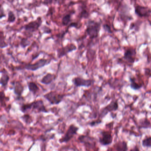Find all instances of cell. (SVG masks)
Listing matches in <instances>:
<instances>
[{"mask_svg": "<svg viewBox=\"0 0 151 151\" xmlns=\"http://www.w3.org/2000/svg\"><path fill=\"white\" fill-rule=\"evenodd\" d=\"M21 118L25 123H30L31 122V117L29 114H25Z\"/></svg>", "mask_w": 151, "mask_h": 151, "instance_id": "obj_25", "label": "cell"}, {"mask_svg": "<svg viewBox=\"0 0 151 151\" xmlns=\"http://www.w3.org/2000/svg\"><path fill=\"white\" fill-rule=\"evenodd\" d=\"M51 62V60L49 59L41 58L38 60L34 64H29L24 66V69L28 70L35 71L41 68L49 65Z\"/></svg>", "mask_w": 151, "mask_h": 151, "instance_id": "obj_3", "label": "cell"}, {"mask_svg": "<svg viewBox=\"0 0 151 151\" xmlns=\"http://www.w3.org/2000/svg\"><path fill=\"white\" fill-rule=\"evenodd\" d=\"M53 1L54 0H44V3L45 5H50V4H52L53 2Z\"/></svg>", "mask_w": 151, "mask_h": 151, "instance_id": "obj_32", "label": "cell"}, {"mask_svg": "<svg viewBox=\"0 0 151 151\" xmlns=\"http://www.w3.org/2000/svg\"><path fill=\"white\" fill-rule=\"evenodd\" d=\"M55 3L58 4V5H61L64 2V0H54Z\"/></svg>", "mask_w": 151, "mask_h": 151, "instance_id": "obj_33", "label": "cell"}, {"mask_svg": "<svg viewBox=\"0 0 151 151\" xmlns=\"http://www.w3.org/2000/svg\"><path fill=\"white\" fill-rule=\"evenodd\" d=\"M42 24V18L38 17L36 20L31 21L25 24L24 28L25 31L29 33H33L37 30Z\"/></svg>", "mask_w": 151, "mask_h": 151, "instance_id": "obj_5", "label": "cell"}, {"mask_svg": "<svg viewBox=\"0 0 151 151\" xmlns=\"http://www.w3.org/2000/svg\"><path fill=\"white\" fill-rule=\"evenodd\" d=\"M24 90V87L20 81L16 82L14 86V93L17 97H21Z\"/></svg>", "mask_w": 151, "mask_h": 151, "instance_id": "obj_14", "label": "cell"}, {"mask_svg": "<svg viewBox=\"0 0 151 151\" xmlns=\"http://www.w3.org/2000/svg\"><path fill=\"white\" fill-rule=\"evenodd\" d=\"M116 151H128V147L127 142L124 141H120L116 143L115 145Z\"/></svg>", "mask_w": 151, "mask_h": 151, "instance_id": "obj_15", "label": "cell"}, {"mask_svg": "<svg viewBox=\"0 0 151 151\" xmlns=\"http://www.w3.org/2000/svg\"><path fill=\"white\" fill-rule=\"evenodd\" d=\"M78 28V24L76 22H71L68 26V28Z\"/></svg>", "mask_w": 151, "mask_h": 151, "instance_id": "obj_30", "label": "cell"}, {"mask_svg": "<svg viewBox=\"0 0 151 151\" xmlns=\"http://www.w3.org/2000/svg\"><path fill=\"white\" fill-rule=\"evenodd\" d=\"M16 20V17L14 12L12 11H10L8 13L7 22L10 24H12V23H14Z\"/></svg>", "mask_w": 151, "mask_h": 151, "instance_id": "obj_22", "label": "cell"}, {"mask_svg": "<svg viewBox=\"0 0 151 151\" xmlns=\"http://www.w3.org/2000/svg\"><path fill=\"white\" fill-rule=\"evenodd\" d=\"M135 13L140 17H146L150 15L151 10L147 7L137 5L135 9Z\"/></svg>", "mask_w": 151, "mask_h": 151, "instance_id": "obj_12", "label": "cell"}, {"mask_svg": "<svg viewBox=\"0 0 151 151\" xmlns=\"http://www.w3.org/2000/svg\"><path fill=\"white\" fill-rule=\"evenodd\" d=\"M54 76L52 73H48L41 79V83L44 85H48L51 84L54 80Z\"/></svg>", "mask_w": 151, "mask_h": 151, "instance_id": "obj_17", "label": "cell"}, {"mask_svg": "<svg viewBox=\"0 0 151 151\" xmlns=\"http://www.w3.org/2000/svg\"><path fill=\"white\" fill-rule=\"evenodd\" d=\"M65 95L56 91H51L44 95V97L52 105H58L62 101Z\"/></svg>", "mask_w": 151, "mask_h": 151, "instance_id": "obj_2", "label": "cell"}, {"mask_svg": "<svg viewBox=\"0 0 151 151\" xmlns=\"http://www.w3.org/2000/svg\"><path fill=\"white\" fill-rule=\"evenodd\" d=\"M136 54L137 52L135 48L133 47L128 48L124 51L123 58L126 62L129 63V64H133L135 62L136 60Z\"/></svg>", "mask_w": 151, "mask_h": 151, "instance_id": "obj_8", "label": "cell"}, {"mask_svg": "<svg viewBox=\"0 0 151 151\" xmlns=\"http://www.w3.org/2000/svg\"><path fill=\"white\" fill-rule=\"evenodd\" d=\"M118 109V104L117 101L111 102L110 104L105 107L103 109H102L101 114V118H104L109 112L116 111Z\"/></svg>", "mask_w": 151, "mask_h": 151, "instance_id": "obj_10", "label": "cell"}, {"mask_svg": "<svg viewBox=\"0 0 151 151\" xmlns=\"http://www.w3.org/2000/svg\"><path fill=\"white\" fill-rule=\"evenodd\" d=\"M139 128L140 129L151 128V125L150 121L147 118L142 119L139 123Z\"/></svg>", "mask_w": 151, "mask_h": 151, "instance_id": "obj_19", "label": "cell"}, {"mask_svg": "<svg viewBox=\"0 0 151 151\" xmlns=\"http://www.w3.org/2000/svg\"><path fill=\"white\" fill-rule=\"evenodd\" d=\"M5 12H4V10H3V8L1 6V9H0V18L1 19L3 17H5Z\"/></svg>", "mask_w": 151, "mask_h": 151, "instance_id": "obj_31", "label": "cell"}, {"mask_svg": "<svg viewBox=\"0 0 151 151\" xmlns=\"http://www.w3.org/2000/svg\"><path fill=\"white\" fill-rule=\"evenodd\" d=\"M30 44V42L28 40V39L24 38L21 39L20 45L22 48H26V47L29 46Z\"/></svg>", "mask_w": 151, "mask_h": 151, "instance_id": "obj_24", "label": "cell"}, {"mask_svg": "<svg viewBox=\"0 0 151 151\" xmlns=\"http://www.w3.org/2000/svg\"><path fill=\"white\" fill-rule=\"evenodd\" d=\"M43 31L44 33L50 34L52 33V30L48 27L44 26L43 28Z\"/></svg>", "mask_w": 151, "mask_h": 151, "instance_id": "obj_28", "label": "cell"}, {"mask_svg": "<svg viewBox=\"0 0 151 151\" xmlns=\"http://www.w3.org/2000/svg\"><path fill=\"white\" fill-rule=\"evenodd\" d=\"M71 23V14L65 15L63 17L62 19V24L63 26H69Z\"/></svg>", "mask_w": 151, "mask_h": 151, "instance_id": "obj_20", "label": "cell"}, {"mask_svg": "<svg viewBox=\"0 0 151 151\" xmlns=\"http://www.w3.org/2000/svg\"><path fill=\"white\" fill-rule=\"evenodd\" d=\"M129 151H140V149L137 146H136L132 148V149H130Z\"/></svg>", "mask_w": 151, "mask_h": 151, "instance_id": "obj_34", "label": "cell"}, {"mask_svg": "<svg viewBox=\"0 0 151 151\" xmlns=\"http://www.w3.org/2000/svg\"><path fill=\"white\" fill-rule=\"evenodd\" d=\"M32 109L35 110L39 112L48 113L43 100H37L31 103Z\"/></svg>", "mask_w": 151, "mask_h": 151, "instance_id": "obj_11", "label": "cell"}, {"mask_svg": "<svg viewBox=\"0 0 151 151\" xmlns=\"http://www.w3.org/2000/svg\"></svg>", "mask_w": 151, "mask_h": 151, "instance_id": "obj_35", "label": "cell"}, {"mask_svg": "<svg viewBox=\"0 0 151 151\" xmlns=\"http://www.w3.org/2000/svg\"><path fill=\"white\" fill-rule=\"evenodd\" d=\"M89 16H90V14H89L88 12L85 8H82L80 12V18H81V19H82V18L87 19V18H89Z\"/></svg>", "mask_w": 151, "mask_h": 151, "instance_id": "obj_23", "label": "cell"}, {"mask_svg": "<svg viewBox=\"0 0 151 151\" xmlns=\"http://www.w3.org/2000/svg\"><path fill=\"white\" fill-rule=\"evenodd\" d=\"M101 29V24L95 20H90L86 24V33L90 39L97 38Z\"/></svg>", "mask_w": 151, "mask_h": 151, "instance_id": "obj_1", "label": "cell"}, {"mask_svg": "<svg viewBox=\"0 0 151 151\" xmlns=\"http://www.w3.org/2000/svg\"><path fill=\"white\" fill-rule=\"evenodd\" d=\"M1 85L3 87H6L8 85L10 81V77L9 74L5 69L1 71Z\"/></svg>", "mask_w": 151, "mask_h": 151, "instance_id": "obj_13", "label": "cell"}, {"mask_svg": "<svg viewBox=\"0 0 151 151\" xmlns=\"http://www.w3.org/2000/svg\"><path fill=\"white\" fill-rule=\"evenodd\" d=\"M77 47L73 43H69L65 47L58 48L57 49V54L58 58H61L68 53L76 50Z\"/></svg>", "mask_w": 151, "mask_h": 151, "instance_id": "obj_6", "label": "cell"}, {"mask_svg": "<svg viewBox=\"0 0 151 151\" xmlns=\"http://www.w3.org/2000/svg\"><path fill=\"white\" fill-rule=\"evenodd\" d=\"M78 129V128L74 125H70L64 137L59 140V142L60 143H66L69 142L75 135L76 134Z\"/></svg>", "mask_w": 151, "mask_h": 151, "instance_id": "obj_7", "label": "cell"}, {"mask_svg": "<svg viewBox=\"0 0 151 151\" xmlns=\"http://www.w3.org/2000/svg\"><path fill=\"white\" fill-rule=\"evenodd\" d=\"M8 45L7 43L5 42L4 39H2V37H1V48L3 49L8 47Z\"/></svg>", "mask_w": 151, "mask_h": 151, "instance_id": "obj_26", "label": "cell"}, {"mask_svg": "<svg viewBox=\"0 0 151 151\" xmlns=\"http://www.w3.org/2000/svg\"><path fill=\"white\" fill-rule=\"evenodd\" d=\"M103 27L104 30L106 32H107V33H112L111 28L110 27L109 25H108L107 24H104L103 26Z\"/></svg>", "mask_w": 151, "mask_h": 151, "instance_id": "obj_27", "label": "cell"}, {"mask_svg": "<svg viewBox=\"0 0 151 151\" xmlns=\"http://www.w3.org/2000/svg\"><path fill=\"white\" fill-rule=\"evenodd\" d=\"M101 123V121L100 120H98V121H93L90 123V125L91 127H94L95 125H97Z\"/></svg>", "mask_w": 151, "mask_h": 151, "instance_id": "obj_29", "label": "cell"}, {"mask_svg": "<svg viewBox=\"0 0 151 151\" xmlns=\"http://www.w3.org/2000/svg\"><path fill=\"white\" fill-rule=\"evenodd\" d=\"M129 81L130 83V87L131 89L134 90H138L143 87L142 84L138 83L136 81V78L133 77H129Z\"/></svg>", "mask_w": 151, "mask_h": 151, "instance_id": "obj_16", "label": "cell"}, {"mask_svg": "<svg viewBox=\"0 0 151 151\" xmlns=\"http://www.w3.org/2000/svg\"><path fill=\"white\" fill-rule=\"evenodd\" d=\"M72 81L74 85L77 87H89L92 84V81L90 79H85L80 77H75Z\"/></svg>", "mask_w": 151, "mask_h": 151, "instance_id": "obj_9", "label": "cell"}, {"mask_svg": "<svg viewBox=\"0 0 151 151\" xmlns=\"http://www.w3.org/2000/svg\"><path fill=\"white\" fill-rule=\"evenodd\" d=\"M28 89L30 91L35 95L39 91V88L37 84L33 81L28 82Z\"/></svg>", "mask_w": 151, "mask_h": 151, "instance_id": "obj_18", "label": "cell"}, {"mask_svg": "<svg viewBox=\"0 0 151 151\" xmlns=\"http://www.w3.org/2000/svg\"><path fill=\"white\" fill-rule=\"evenodd\" d=\"M113 137L110 132L107 131H101L99 142L103 146H110L113 143Z\"/></svg>", "mask_w": 151, "mask_h": 151, "instance_id": "obj_4", "label": "cell"}, {"mask_svg": "<svg viewBox=\"0 0 151 151\" xmlns=\"http://www.w3.org/2000/svg\"><path fill=\"white\" fill-rule=\"evenodd\" d=\"M141 144L143 147L147 148L151 147V136L146 137L143 139Z\"/></svg>", "mask_w": 151, "mask_h": 151, "instance_id": "obj_21", "label": "cell"}]
</instances>
